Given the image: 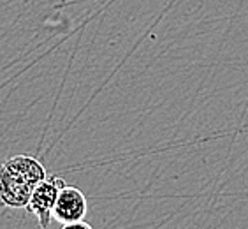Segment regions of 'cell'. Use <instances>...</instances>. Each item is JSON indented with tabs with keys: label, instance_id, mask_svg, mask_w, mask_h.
Masks as SVG:
<instances>
[{
	"label": "cell",
	"instance_id": "obj_1",
	"mask_svg": "<svg viewBox=\"0 0 248 229\" xmlns=\"http://www.w3.org/2000/svg\"><path fill=\"white\" fill-rule=\"evenodd\" d=\"M46 178V169L35 157L15 155L0 164V203L9 208H27L33 187Z\"/></svg>",
	"mask_w": 248,
	"mask_h": 229
},
{
	"label": "cell",
	"instance_id": "obj_3",
	"mask_svg": "<svg viewBox=\"0 0 248 229\" xmlns=\"http://www.w3.org/2000/svg\"><path fill=\"white\" fill-rule=\"evenodd\" d=\"M62 185H65V181L62 178H44L41 183L33 187L30 199L27 203V210L37 219L41 228H49L53 222V208L57 203V196Z\"/></svg>",
	"mask_w": 248,
	"mask_h": 229
},
{
	"label": "cell",
	"instance_id": "obj_2",
	"mask_svg": "<svg viewBox=\"0 0 248 229\" xmlns=\"http://www.w3.org/2000/svg\"><path fill=\"white\" fill-rule=\"evenodd\" d=\"M86 212H88V203L85 194L78 187L62 185L53 208V220L65 229H90L92 226L85 220Z\"/></svg>",
	"mask_w": 248,
	"mask_h": 229
}]
</instances>
